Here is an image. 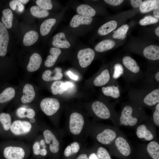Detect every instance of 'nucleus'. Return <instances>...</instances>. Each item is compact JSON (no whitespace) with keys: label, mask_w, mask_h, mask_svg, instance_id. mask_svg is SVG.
I'll return each instance as SVG.
<instances>
[{"label":"nucleus","mask_w":159,"mask_h":159,"mask_svg":"<svg viewBox=\"0 0 159 159\" xmlns=\"http://www.w3.org/2000/svg\"><path fill=\"white\" fill-rule=\"evenodd\" d=\"M118 113L119 125L133 128L150 117L144 107L130 100L122 103Z\"/></svg>","instance_id":"nucleus-1"},{"label":"nucleus","mask_w":159,"mask_h":159,"mask_svg":"<svg viewBox=\"0 0 159 159\" xmlns=\"http://www.w3.org/2000/svg\"><path fill=\"white\" fill-rule=\"evenodd\" d=\"M128 96L130 101L152 110L159 103V88L132 89L129 91Z\"/></svg>","instance_id":"nucleus-2"},{"label":"nucleus","mask_w":159,"mask_h":159,"mask_svg":"<svg viewBox=\"0 0 159 159\" xmlns=\"http://www.w3.org/2000/svg\"><path fill=\"white\" fill-rule=\"evenodd\" d=\"M117 103H106L99 100L94 102L91 105L92 111L98 117L104 120L110 119L115 126L119 128V115L115 109Z\"/></svg>","instance_id":"nucleus-3"},{"label":"nucleus","mask_w":159,"mask_h":159,"mask_svg":"<svg viewBox=\"0 0 159 159\" xmlns=\"http://www.w3.org/2000/svg\"><path fill=\"white\" fill-rule=\"evenodd\" d=\"M124 68L122 77L128 82H134L141 79L144 74L135 60L130 56L124 57L122 59Z\"/></svg>","instance_id":"nucleus-4"},{"label":"nucleus","mask_w":159,"mask_h":159,"mask_svg":"<svg viewBox=\"0 0 159 159\" xmlns=\"http://www.w3.org/2000/svg\"><path fill=\"white\" fill-rule=\"evenodd\" d=\"M93 20L92 17L75 14L69 22V31L74 37L81 35L87 32L88 27L91 24Z\"/></svg>","instance_id":"nucleus-5"},{"label":"nucleus","mask_w":159,"mask_h":159,"mask_svg":"<svg viewBox=\"0 0 159 159\" xmlns=\"http://www.w3.org/2000/svg\"><path fill=\"white\" fill-rule=\"evenodd\" d=\"M136 134L138 138L146 141L155 140L156 138L155 127L150 117L142 122L136 128Z\"/></svg>","instance_id":"nucleus-6"},{"label":"nucleus","mask_w":159,"mask_h":159,"mask_svg":"<svg viewBox=\"0 0 159 159\" xmlns=\"http://www.w3.org/2000/svg\"><path fill=\"white\" fill-rule=\"evenodd\" d=\"M75 37L69 30L64 31L56 34L53 37L52 44L54 47L68 49L75 43Z\"/></svg>","instance_id":"nucleus-7"},{"label":"nucleus","mask_w":159,"mask_h":159,"mask_svg":"<svg viewBox=\"0 0 159 159\" xmlns=\"http://www.w3.org/2000/svg\"><path fill=\"white\" fill-rule=\"evenodd\" d=\"M141 79L142 88L153 89L159 88V69L156 67L149 68Z\"/></svg>","instance_id":"nucleus-8"},{"label":"nucleus","mask_w":159,"mask_h":159,"mask_svg":"<svg viewBox=\"0 0 159 159\" xmlns=\"http://www.w3.org/2000/svg\"><path fill=\"white\" fill-rule=\"evenodd\" d=\"M108 85L103 87L102 92L104 95L113 102L117 103L121 97L122 90L117 80H112L108 83Z\"/></svg>","instance_id":"nucleus-9"},{"label":"nucleus","mask_w":159,"mask_h":159,"mask_svg":"<svg viewBox=\"0 0 159 159\" xmlns=\"http://www.w3.org/2000/svg\"><path fill=\"white\" fill-rule=\"evenodd\" d=\"M110 145L125 156L129 155L131 152L132 146L124 134L117 136Z\"/></svg>","instance_id":"nucleus-10"},{"label":"nucleus","mask_w":159,"mask_h":159,"mask_svg":"<svg viewBox=\"0 0 159 159\" xmlns=\"http://www.w3.org/2000/svg\"><path fill=\"white\" fill-rule=\"evenodd\" d=\"M95 56L94 50L90 48H85L80 49L77 54L80 66L83 68L87 67L92 63Z\"/></svg>","instance_id":"nucleus-11"},{"label":"nucleus","mask_w":159,"mask_h":159,"mask_svg":"<svg viewBox=\"0 0 159 159\" xmlns=\"http://www.w3.org/2000/svg\"><path fill=\"white\" fill-rule=\"evenodd\" d=\"M40 107L41 110L46 115L51 116L58 111L60 105L57 99L53 98H46L41 101Z\"/></svg>","instance_id":"nucleus-12"},{"label":"nucleus","mask_w":159,"mask_h":159,"mask_svg":"<svg viewBox=\"0 0 159 159\" xmlns=\"http://www.w3.org/2000/svg\"><path fill=\"white\" fill-rule=\"evenodd\" d=\"M84 124L82 115L80 113L75 112L70 115L69 127L70 132L73 135H77L81 132Z\"/></svg>","instance_id":"nucleus-13"},{"label":"nucleus","mask_w":159,"mask_h":159,"mask_svg":"<svg viewBox=\"0 0 159 159\" xmlns=\"http://www.w3.org/2000/svg\"><path fill=\"white\" fill-rule=\"evenodd\" d=\"M31 123L26 121L16 120L11 124L10 129L16 135H20L29 132L32 128Z\"/></svg>","instance_id":"nucleus-14"},{"label":"nucleus","mask_w":159,"mask_h":159,"mask_svg":"<svg viewBox=\"0 0 159 159\" xmlns=\"http://www.w3.org/2000/svg\"><path fill=\"white\" fill-rule=\"evenodd\" d=\"M3 154L6 159H23L25 155V152L22 148L8 146L5 148Z\"/></svg>","instance_id":"nucleus-15"},{"label":"nucleus","mask_w":159,"mask_h":159,"mask_svg":"<svg viewBox=\"0 0 159 159\" xmlns=\"http://www.w3.org/2000/svg\"><path fill=\"white\" fill-rule=\"evenodd\" d=\"M9 36L7 29L2 22L0 21V56L6 54Z\"/></svg>","instance_id":"nucleus-16"},{"label":"nucleus","mask_w":159,"mask_h":159,"mask_svg":"<svg viewBox=\"0 0 159 159\" xmlns=\"http://www.w3.org/2000/svg\"><path fill=\"white\" fill-rule=\"evenodd\" d=\"M111 80L110 69H103L93 80V84L97 87L104 86L108 83Z\"/></svg>","instance_id":"nucleus-17"},{"label":"nucleus","mask_w":159,"mask_h":159,"mask_svg":"<svg viewBox=\"0 0 159 159\" xmlns=\"http://www.w3.org/2000/svg\"><path fill=\"white\" fill-rule=\"evenodd\" d=\"M46 143L49 144V149L52 153L57 152L59 148V143L54 135L50 130H46L43 133Z\"/></svg>","instance_id":"nucleus-18"},{"label":"nucleus","mask_w":159,"mask_h":159,"mask_svg":"<svg viewBox=\"0 0 159 159\" xmlns=\"http://www.w3.org/2000/svg\"><path fill=\"white\" fill-rule=\"evenodd\" d=\"M62 71V69L59 67H56L53 71L46 70L42 74V78L44 80L47 82L60 80L63 77Z\"/></svg>","instance_id":"nucleus-19"},{"label":"nucleus","mask_w":159,"mask_h":159,"mask_svg":"<svg viewBox=\"0 0 159 159\" xmlns=\"http://www.w3.org/2000/svg\"><path fill=\"white\" fill-rule=\"evenodd\" d=\"M143 56L147 59L155 61L159 60V47L151 45L145 47L143 50Z\"/></svg>","instance_id":"nucleus-20"},{"label":"nucleus","mask_w":159,"mask_h":159,"mask_svg":"<svg viewBox=\"0 0 159 159\" xmlns=\"http://www.w3.org/2000/svg\"><path fill=\"white\" fill-rule=\"evenodd\" d=\"M77 14L88 17H92L96 14V10L92 6L87 4H80L76 9Z\"/></svg>","instance_id":"nucleus-21"},{"label":"nucleus","mask_w":159,"mask_h":159,"mask_svg":"<svg viewBox=\"0 0 159 159\" xmlns=\"http://www.w3.org/2000/svg\"><path fill=\"white\" fill-rule=\"evenodd\" d=\"M23 95L21 98V101L23 103H29L34 100L35 95L32 85L29 84H26L23 90Z\"/></svg>","instance_id":"nucleus-22"},{"label":"nucleus","mask_w":159,"mask_h":159,"mask_svg":"<svg viewBox=\"0 0 159 159\" xmlns=\"http://www.w3.org/2000/svg\"><path fill=\"white\" fill-rule=\"evenodd\" d=\"M42 61L40 55L37 53L33 54L30 57L27 66V69L29 72H34L40 67Z\"/></svg>","instance_id":"nucleus-23"},{"label":"nucleus","mask_w":159,"mask_h":159,"mask_svg":"<svg viewBox=\"0 0 159 159\" xmlns=\"http://www.w3.org/2000/svg\"><path fill=\"white\" fill-rule=\"evenodd\" d=\"M50 55L47 57L44 62V65L47 67L53 66L56 63L57 59L61 54V49L54 47L50 48L49 50Z\"/></svg>","instance_id":"nucleus-24"},{"label":"nucleus","mask_w":159,"mask_h":159,"mask_svg":"<svg viewBox=\"0 0 159 159\" xmlns=\"http://www.w3.org/2000/svg\"><path fill=\"white\" fill-rule=\"evenodd\" d=\"M57 21L55 18H50L45 20L40 26V31L41 35L45 36L48 34Z\"/></svg>","instance_id":"nucleus-25"},{"label":"nucleus","mask_w":159,"mask_h":159,"mask_svg":"<svg viewBox=\"0 0 159 159\" xmlns=\"http://www.w3.org/2000/svg\"><path fill=\"white\" fill-rule=\"evenodd\" d=\"M145 146L147 153L153 159H159V144L157 141H150Z\"/></svg>","instance_id":"nucleus-26"},{"label":"nucleus","mask_w":159,"mask_h":159,"mask_svg":"<svg viewBox=\"0 0 159 159\" xmlns=\"http://www.w3.org/2000/svg\"><path fill=\"white\" fill-rule=\"evenodd\" d=\"M115 45V42L114 41L105 39L97 44L95 47V50L98 52H104L111 49Z\"/></svg>","instance_id":"nucleus-27"},{"label":"nucleus","mask_w":159,"mask_h":159,"mask_svg":"<svg viewBox=\"0 0 159 159\" xmlns=\"http://www.w3.org/2000/svg\"><path fill=\"white\" fill-rule=\"evenodd\" d=\"M117 26V23L115 21H110L99 28L97 31L98 33L101 36L105 35L114 30Z\"/></svg>","instance_id":"nucleus-28"},{"label":"nucleus","mask_w":159,"mask_h":159,"mask_svg":"<svg viewBox=\"0 0 159 159\" xmlns=\"http://www.w3.org/2000/svg\"><path fill=\"white\" fill-rule=\"evenodd\" d=\"M110 70L112 80H117L120 77H122L124 74L123 65L119 62L114 64Z\"/></svg>","instance_id":"nucleus-29"},{"label":"nucleus","mask_w":159,"mask_h":159,"mask_svg":"<svg viewBox=\"0 0 159 159\" xmlns=\"http://www.w3.org/2000/svg\"><path fill=\"white\" fill-rule=\"evenodd\" d=\"M3 16L1 18L2 23L6 28L9 29L11 28L13 14L12 11L9 9L3 10L2 11Z\"/></svg>","instance_id":"nucleus-30"},{"label":"nucleus","mask_w":159,"mask_h":159,"mask_svg":"<svg viewBox=\"0 0 159 159\" xmlns=\"http://www.w3.org/2000/svg\"><path fill=\"white\" fill-rule=\"evenodd\" d=\"M39 37L38 33L34 30H30L25 34L23 43L26 46H31L37 42Z\"/></svg>","instance_id":"nucleus-31"},{"label":"nucleus","mask_w":159,"mask_h":159,"mask_svg":"<svg viewBox=\"0 0 159 159\" xmlns=\"http://www.w3.org/2000/svg\"><path fill=\"white\" fill-rule=\"evenodd\" d=\"M158 0H147L143 1L139 6L140 11L143 13L148 12L154 9L159 5Z\"/></svg>","instance_id":"nucleus-32"},{"label":"nucleus","mask_w":159,"mask_h":159,"mask_svg":"<svg viewBox=\"0 0 159 159\" xmlns=\"http://www.w3.org/2000/svg\"><path fill=\"white\" fill-rule=\"evenodd\" d=\"M15 90L12 87L6 88L0 94V103H4L11 100L14 97Z\"/></svg>","instance_id":"nucleus-33"},{"label":"nucleus","mask_w":159,"mask_h":159,"mask_svg":"<svg viewBox=\"0 0 159 159\" xmlns=\"http://www.w3.org/2000/svg\"><path fill=\"white\" fill-rule=\"evenodd\" d=\"M30 11L33 16L37 18H45L49 15V12L48 10L42 8L38 6H32L30 8Z\"/></svg>","instance_id":"nucleus-34"},{"label":"nucleus","mask_w":159,"mask_h":159,"mask_svg":"<svg viewBox=\"0 0 159 159\" xmlns=\"http://www.w3.org/2000/svg\"><path fill=\"white\" fill-rule=\"evenodd\" d=\"M16 114L18 117L19 118L27 117L30 119L34 117L35 112L32 108L26 109L24 107H21L17 109Z\"/></svg>","instance_id":"nucleus-35"},{"label":"nucleus","mask_w":159,"mask_h":159,"mask_svg":"<svg viewBox=\"0 0 159 159\" xmlns=\"http://www.w3.org/2000/svg\"><path fill=\"white\" fill-rule=\"evenodd\" d=\"M129 28V26L127 24H125L122 25L117 30L113 31V38L123 40L126 37Z\"/></svg>","instance_id":"nucleus-36"},{"label":"nucleus","mask_w":159,"mask_h":159,"mask_svg":"<svg viewBox=\"0 0 159 159\" xmlns=\"http://www.w3.org/2000/svg\"><path fill=\"white\" fill-rule=\"evenodd\" d=\"M0 122L4 130L6 131L9 130L11 124V118L10 115L4 112L0 113Z\"/></svg>","instance_id":"nucleus-37"},{"label":"nucleus","mask_w":159,"mask_h":159,"mask_svg":"<svg viewBox=\"0 0 159 159\" xmlns=\"http://www.w3.org/2000/svg\"><path fill=\"white\" fill-rule=\"evenodd\" d=\"M63 82L62 81H57L52 83L51 86V89L53 94L61 95L66 91L64 87Z\"/></svg>","instance_id":"nucleus-38"},{"label":"nucleus","mask_w":159,"mask_h":159,"mask_svg":"<svg viewBox=\"0 0 159 159\" xmlns=\"http://www.w3.org/2000/svg\"><path fill=\"white\" fill-rule=\"evenodd\" d=\"M152 110V116L150 117L151 120L155 127H158L159 126V103L155 106Z\"/></svg>","instance_id":"nucleus-39"},{"label":"nucleus","mask_w":159,"mask_h":159,"mask_svg":"<svg viewBox=\"0 0 159 159\" xmlns=\"http://www.w3.org/2000/svg\"><path fill=\"white\" fill-rule=\"evenodd\" d=\"M36 3L40 7L47 10H51L53 7V4L50 0H37Z\"/></svg>","instance_id":"nucleus-40"},{"label":"nucleus","mask_w":159,"mask_h":159,"mask_svg":"<svg viewBox=\"0 0 159 159\" xmlns=\"http://www.w3.org/2000/svg\"><path fill=\"white\" fill-rule=\"evenodd\" d=\"M158 21V19L155 17L150 16H147L141 19L139 21V23L141 25L146 26L156 23Z\"/></svg>","instance_id":"nucleus-41"},{"label":"nucleus","mask_w":159,"mask_h":159,"mask_svg":"<svg viewBox=\"0 0 159 159\" xmlns=\"http://www.w3.org/2000/svg\"><path fill=\"white\" fill-rule=\"evenodd\" d=\"M97 154L100 159H111L107 151L103 147H101L98 148Z\"/></svg>","instance_id":"nucleus-42"},{"label":"nucleus","mask_w":159,"mask_h":159,"mask_svg":"<svg viewBox=\"0 0 159 159\" xmlns=\"http://www.w3.org/2000/svg\"><path fill=\"white\" fill-rule=\"evenodd\" d=\"M33 149L34 154L38 155L39 154L44 156L47 153V150L45 149H41L39 145L38 142H36L33 146Z\"/></svg>","instance_id":"nucleus-43"},{"label":"nucleus","mask_w":159,"mask_h":159,"mask_svg":"<svg viewBox=\"0 0 159 159\" xmlns=\"http://www.w3.org/2000/svg\"><path fill=\"white\" fill-rule=\"evenodd\" d=\"M124 0H105L104 1L109 4L114 6H118L121 4Z\"/></svg>","instance_id":"nucleus-44"},{"label":"nucleus","mask_w":159,"mask_h":159,"mask_svg":"<svg viewBox=\"0 0 159 159\" xmlns=\"http://www.w3.org/2000/svg\"><path fill=\"white\" fill-rule=\"evenodd\" d=\"M70 147L72 152L73 153H76L80 149V146L77 142H74L71 144Z\"/></svg>","instance_id":"nucleus-45"},{"label":"nucleus","mask_w":159,"mask_h":159,"mask_svg":"<svg viewBox=\"0 0 159 159\" xmlns=\"http://www.w3.org/2000/svg\"><path fill=\"white\" fill-rule=\"evenodd\" d=\"M142 0H131L130 3L132 6L135 8L139 7L143 2Z\"/></svg>","instance_id":"nucleus-46"},{"label":"nucleus","mask_w":159,"mask_h":159,"mask_svg":"<svg viewBox=\"0 0 159 159\" xmlns=\"http://www.w3.org/2000/svg\"><path fill=\"white\" fill-rule=\"evenodd\" d=\"M153 14L155 18L159 19V6H156L153 9Z\"/></svg>","instance_id":"nucleus-47"},{"label":"nucleus","mask_w":159,"mask_h":159,"mask_svg":"<svg viewBox=\"0 0 159 159\" xmlns=\"http://www.w3.org/2000/svg\"><path fill=\"white\" fill-rule=\"evenodd\" d=\"M64 155L66 157L69 156L72 154V151L70 146H68L65 149Z\"/></svg>","instance_id":"nucleus-48"},{"label":"nucleus","mask_w":159,"mask_h":159,"mask_svg":"<svg viewBox=\"0 0 159 159\" xmlns=\"http://www.w3.org/2000/svg\"><path fill=\"white\" fill-rule=\"evenodd\" d=\"M16 0H13L11 1L9 4V6L11 9L14 11L15 10L17 5Z\"/></svg>","instance_id":"nucleus-49"},{"label":"nucleus","mask_w":159,"mask_h":159,"mask_svg":"<svg viewBox=\"0 0 159 159\" xmlns=\"http://www.w3.org/2000/svg\"><path fill=\"white\" fill-rule=\"evenodd\" d=\"M67 74L69 77L72 80H76L78 79V76L74 74L72 72L70 71H68L67 72Z\"/></svg>","instance_id":"nucleus-50"},{"label":"nucleus","mask_w":159,"mask_h":159,"mask_svg":"<svg viewBox=\"0 0 159 159\" xmlns=\"http://www.w3.org/2000/svg\"><path fill=\"white\" fill-rule=\"evenodd\" d=\"M17 5L18 6V10L20 12H22L24 10V5L18 0L16 1Z\"/></svg>","instance_id":"nucleus-51"},{"label":"nucleus","mask_w":159,"mask_h":159,"mask_svg":"<svg viewBox=\"0 0 159 159\" xmlns=\"http://www.w3.org/2000/svg\"><path fill=\"white\" fill-rule=\"evenodd\" d=\"M77 159H88V158L86 154H83L80 155Z\"/></svg>","instance_id":"nucleus-52"},{"label":"nucleus","mask_w":159,"mask_h":159,"mask_svg":"<svg viewBox=\"0 0 159 159\" xmlns=\"http://www.w3.org/2000/svg\"><path fill=\"white\" fill-rule=\"evenodd\" d=\"M89 159H99L94 153L91 154L89 156Z\"/></svg>","instance_id":"nucleus-53"},{"label":"nucleus","mask_w":159,"mask_h":159,"mask_svg":"<svg viewBox=\"0 0 159 159\" xmlns=\"http://www.w3.org/2000/svg\"><path fill=\"white\" fill-rule=\"evenodd\" d=\"M155 33L158 37H159V26L157 27L155 30Z\"/></svg>","instance_id":"nucleus-54"},{"label":"nucleus","mask_w":159,"mask_h":159,"mask_svg":"<svg viewBox=\"0 0 159 159\" xmlns=\"http://www.w3.org/2000/svg\"><path fill=\"white\" fill-rule=\"evenodd\" d=\"M18 1L22 4V3L24 4H26L29 1V0H19Z\"/></svg>","instance_id":"nucleus-55"},{"label":"nucleus","mask_w":159,"mask_h":159,"mask_svg":"<svg viewBox=\"0 0 159 159\" xmlns=\"http://www.w3.org/2000/svg\"><path fill=\"white\" fill-rule=\"evenodd\" d=\"M35 121V119L34 118L30 119V122L32 123H34Z\"/></svg>","instance_id":"nucleus-56"}]
</instances>
